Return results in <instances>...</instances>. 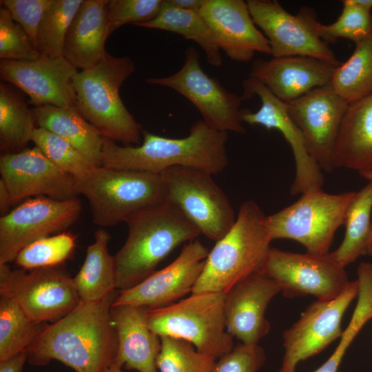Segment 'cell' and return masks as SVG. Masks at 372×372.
I'll list each match as a JSON object with an SVG mask.
<instances>
[{"instance_id": "obj_33", "label": "cell", "mask_w": 372, "mask_h": 372, "mask_svg": "<svg viewBox=\"0 0 372 372\" xmlns=\"http://www.w3.org/2000/svg\"><path fill=\"white\" fill-rule=\"evenodd\" d=\"M45 326L30 319L12 299L0 296V361L26 350Z\"/></svg>"}, {"instance_id": "obj_2", "label": "cell", "mask_w": 372, "mask_h": 372, "mask_svg": "<svg viewBox=\"0 0 372 372\" xmlns=\"http://www.w3.org/2000/svg\"><path fill=\"white\" fill-rule=\"evenodd\" d=\"M142 136V143L136 146H120L116 141L104 138L101 166L155 174L180 166L214 175L223 172L228 165L227 132L214 130L203 120L193 123L184 138H167L145 130Z\"/></svg>"}, {"instance_id": "obj_36", "label": "cell", "mask_w": 372, "mask_h": 372, "mask_svg": "<svg viewBox=\"0 0 372 372\" xmlns=\"http://www.w3.org/2000/svg\"><path fill=\"white\" fill-rule=\"evenodd\" d=\"M76 247L74 236L69 232L41 238L22 249L14 260L25 270L58 267L73 254Z\"/></svg>"}, {"instance_id": "obj_32", "label": "cell", "mask_w": 372, "mask_h": 372, "mask_svg": "<svg viewBox=\"0 0 372 372\" xmlns=\"http://www.w3.org/2000/svg\"><path fill=\"white\" fill-rule=\"evenodd\" d=\"M329 85L349 104L372 93V34L355 43L349 59L335 68Z\"/></svg>"}, {"instance_id": "obj_13", "label": "cell", "mask_w": 372, "mask_h": 372, "mask_svg": "<svg viewBox=\"0 0 372 372\" xmlns=\"http://www.w3.org/2000/svg\"><path fill=\"white\" fill-rule=\"evenodd\" d=\"M263 272L286 298L311 295L318 300H329L339 296L350 282L345 267L329 254L317 256L271 247Z\"/></svg>"}, {"instance_id": "obj_1", "label": "cell", "mask_w": 372, "mask_h": 372, "mask_svg": "<svg viewBox=\"0 0 372 372\" xmlns=\"http://www.w3.org/2000/svg\"><path fill=\"white\" fill-rule=\"evenodd\" d=\"M118 291L97 301H83L46 324L26 349L28 362L43 366L55 360L76 372H103L114 363L118 343L111 307Z\"/></svg>"}, {"instance_id": "obj_15", "label": "cell", "mask_w": 372, "mask_h": 372, "mask_svg": "<svg viewBox=\"0 0 372 372\" xmlns=\"http://www.w3.org/2000/svg\"><path fill=\"white\" fill-rule=\"evenodd\" d=\"M358 294L355 280L350 281L337 298L317 300L309 305L300 318L283 332L285 351L278 372H296L300 362L321 353L340 338L344 314Z\"/></svg>"}, {"instance_id": "obj_20", "label": "cell", "mask_w": 372, "mask_h": 372, "mask_svg": "<svg viewBox=\"0 0 372 372\" xmlns=\"http://www.w3.org/2000/svg\"><path fill=\"white\" fill-rule=\"evenodd\" d=\"M78 72L64 56L0 61L1 79L25 93L34 107L50 105L76 108L74 79Z\"/></svg>"}, {"instance_id": "obj_21", "label": "cell", "mask_w": 372, "mask_h": 372, "mask_svg": "<svg viewBox=\"0 0 372 372\" xmlns=\"http://www.w3.org/2000/svg\"><path fill=\"white\" fill-rule=\"evenodd\" d=\"M199 12L229 59L247 63L256 52L271 54L269 41L254 23L246 1L204 0Z\"/></svg>"}, {"instance_id": "obj_27", "label": "cell", "mask_w": 372, "mask_h": 372, "mask_svg": "<svg viewBox=\"0 0 372 372\" xmlns=\"http://www.w3.org/2000/svg\"><path fill=\"white\" fill-rule=\"evenodd\" d=\"M36 124L72 145L93 165L101 166L103 138L76 108L46 105L32 109Z\"/></svg>"}, {"instance_id": "obj_42", "label": "cell", "mask_w": 372, "mask_h": 372, "mask_svg": "<svg viewBox=\"0 0 372 372\" xmlns=\"http://www.w3.org/2000/svg\"><path fill=\"white\" fill-rule=\"evenodd\" d=\"M265 358V351L258 344L240 342L216 361L211 372H258Z\"/></svg>"}, {"instance_id": "obj_16", "label": "cell", "mask_w": 372, "mask_h": 372, "mask_svg": "<svg viewBox=\"0 0 372 372\" xmlns=\"http://www.w3.org/2000/svg\"><path fill=\"white\" fill-rule=\"evenodd\" d=\"M242 101L257 95L260 109L252 112L242 109L241 120L251 125H261L279 131L289 144L294 156L296 174L290 192L293 196L322 189L324 177L318 163L311 156L304 137L289 115L287 105L278 99L260 81L248 77L242 82Z\"/></svg>"}, {"instance_id": "obj_38", "label": "cell", "mask_w": 372, "mask_h": 372, "mask_svg": "<svg viewBox=\"0 0 372 372\" xmlns=\"http://www.w3.org/2000/svg\"><path fill=\"white\" fill-rule=\"evenodd\" d=\"M343 8L337 20L330 24L316 23L318 36L327 43L338 39H347L355 44L372 34V14L353 0L342 1Z\"/></svg>"}, {"instance_id": "obj_44", "label": "cell", "mask_w": 372, "mask_h": 372, "mask_svg": "<svg viewBox=\"0 0 372 372\" xmlns=\"http://www.w3.org/2000/svg\"><path fill=\"white\" fill-rule=\"evenodd\" d=\"M26 361L28 353L24 350L8 359L0 361V372H21Z\"/></svg>"}, {"instance_id": "obj_14", "label": "cell", "mask_w": 372, "mask_h": 372, "mask_svg": "<svg viewBox=\"0 0 372 372\" xmlns=\"http://www.w3.org/2000/svg\"><path fill=\"white\" fill-rule=\"evenodd\" d=\"M78 198L59 200L45 196L28 199L0 218V265L14 260L31 242L61 233L79 218Z\"/></svg>"}, {"instance_id": "obj_48", "label": "cell", "mask_w": 372, "mask_h": 372, "mask_svg": "<svg viewBox=\"0 0 372 372\" xmlns=\"http://www.w3.org/2000/svg\"><path fill=\"white\" fill-rule=\"evenodd\" d=\"M353 1L359 6L371 12L372 9V0H353Z\"/></svg>"}, {"instance_id": "obj_23", "label": "cell", "mask_w": 372, "mask_h": 372, "mask_svg": "<svg viewBox=\"0 0 372 372\" xmlns=\"http://www.w3.org/2000/svg\"><path fill=\"white\" fill-rule=\"evenodd\" d=\"M336 67L308 56L258 59L252 63L249 76L260 81L278 99L288 103L329 85Z\"/></svg>"}, {"instance_id": "obj_40", "label": "cell", "mask_w": 372, "mask_h": 372, "mask_svg": "<svg viewBox=\"0 0 372 372\" xmlns=\"http://www.w3.org/2000/svg\"><path fill=\"white\" fill-rule=\"evenodd\" d=\"M41 56L24 29L5 8L0 9V59L34 61Z\"/></svg>"}, {"instance_id": "obj_26", "label": "cell", "mask_w": 372, "mask_h": 372, "mask_svg": "<svg viewBox=\"0 0 372 372\" xmlns=\"http://www.w3.org/2000/svg\"><path fill=\"white\" fill-rule=\"evenodd\" d=\"M334 169L372 172V93L349 105L332 157Z\"/></svg>"}, {"instance_id": "obj_34", "label": "cell", "mask_w": 372, "mask_h": 372, "mask_svg": "<svg viewBox=\"0 0 372 372\" xmlns=\"http://www.w3.org/2000/svg\"><path fill=\"white\" fill-rule=\"evenodd\" d=\"M358 302L347 327L327 360L313 372H338L345 353L362 328L372 319V264L360 262L357 269Z\"/></svg>"}, {"instance_id": "obj_45", "label": "cell", "mask_w": 372, "mask_h": 372, "mask_svg": "<svg viewBox=\"0 0 372 372\" xmlns=\"http://www.w3.org/2000/svg\"><path fill=\"white\" fill-rule=\"evenodd\" d=\"M167 1L173 8L189 11H199L204 3V0H167Z\"/></svg>"}, {"instance_id": "obj_35", "label": "cell", "mask_w": 372, "mask_h": 372, "mask_svg": "<svg viewBox=\"0 0 372 372\" xmlns=\"http://www.w3.org/2000/svg\"><path fill=\"white\" fill-rule=\"evenodd\" d=\"M83 0H53L38 29L37 49L41 56H63L70 25Z\"/></svg>"}, {"instance_id": "obj_3", "label": "cell", "mask_w": 372, "mask_h": 372, "mask_svg": "<svg viewBox=\"0 0 372 372\" xmlns=\"http://www.w3.org/2000/svg\"><path fill=\"white\" fill-rule=\"evenodd\" d=\"M125 223L127 239L113 256L115 287L118 291L144 280L178 246L201 234L167 200L134 214Z\"/></svg>"}, {"instance_id": "obj_41", "label": "cell", "mask_w": 372, "mask_h": 372, "mask_svg": "<svg viewBox=\"0 0 372 372\" xmlns=\"http://www.w3.org/2000/svg\"><path fill=\"white\" fill-rule=\"evenodd\" d=\"M163 2V0H109L108 36L125 24L136 25L153 20L159 13Z\"/></svg>"}, {"instance_id": "obj_7", "label": "cell", "mask_w": 372, "mask_h": 372, "mask_svg": "<svg viewBox=\"0 0 372 372\" xmlns=\"http://www.w3.org/2000/svg\"><path fill=\"white\" fill-rule=\"evenodd\" d=\"M225 297L223 293H192L170 305L148 309L149 327L159 337L186 340L200 353L218 359L234 346L226 329Z\"/></svg>"}, {"instance_id": "obj_24", "label": "cell", "mask_w": 372, "mask_h": 372, "mask_svg": "<svg viewBox=\"0 0 372 372\" xmlns=\"http://www.w3.org/2000/svg\"><path fill=\"white\" fill-rule=\"evenodd\" d=\"M148 308L132 304H113L111 316L117 336L114 363L127 370L158 372L156 360L161 338L149 327Z\"/></svg>"}, {"instance_id": "obj_49", "label": "cell", "mask_w": 372, "mask_h": 372, "mask_svg": "<svg viewBox=\"0 0 372 372\" xmlns=\"http://www.w3.org/2000/svg\"><path fill=\"white\" fill-rule=\"evenodd\" d=\"M103 372H123L122 367L115 363H112Z\"/></svg>"}, {"instance_id": "obj_37", "label": "cell", "mask_w": 372, "mask_h": 372, "mask_svg": "<svg viewBox=\"0 0 372 372\" xmlns=\"http://www.w3.org/2000/svg\"><path fill=\"white\" fill-rule=\"evenodd\" d=\"M161 349L156 360L160 372H211L216 359L198 351L190 342L161 336Z\"/></svg>"}, {"instance_id": "obj_5", "label": "cell", "mask_w": 372, "mask_h": 372, "mask_svg": "<svg viewBox=\"0 0 372 372\" xmlns=\"http://www.w3.org/2000/svg\"><path fill=\"white\" fill-rule=\"evenodd\" d=\"M134 71L130 57L107 52L98 64L79 72L74 79L78 112L103 137L124 146L139 145L143 130L119 94Z\"/></svg>"}, {"instance_id": "obj_28", "label": "cell", "mask_w": 372, "mask_h": 372, "mask_svg": "<svg viewBox=\"0 0 372 372\" xmlns=\"http://www.w3.org/2000/svg\"><path fill=\"white\" fill-rule=\"evenodd\" d=\"M94 236V242L87 248L84 262L73 278L83 301L100 300L116 290L113 256L108 249L110 235L99 229Z\"/></svg>"}, {"instance_id": "obj_11", "label": "cell", "mask_w": 372, "mask_h": 372, "mask_svg": "<svg viewBox=\"0 0 372 372\" xmlns=\"http://www.w3.org/2000/svg\"><path fill=\"white\" fill-rule=\"evenodd\" d=\"M199 58L198 50L189 46L185 50L183 65L178 72L167 76L147 78L145 81L169 87L187 99L209 128L244 134L240 96L229 92L216 78L207 74L200 65Z\"/></svg>"}, {"instance_id": "obj_39", "label": "cell", "mask_w": 372, "mask_h": 372, "mask_svg": "<svg viewBox=\"0 0 372 372\" xmlns=\"http://www.w3.org/2000/svg\"><path fill=\"white\" fill-rule=\"evenodd\" d=\"M32 142L54 165L75 179L83 176L94 166L67 141L43 128L35 129Z\"/></svg>"}, {"instance_id": "obj_43", "label": "cell", "mask_w": 372, "mask_h": 372, "mask_svg": "<svg viewBox=\"0 0 372 372\" xmlns=\"http://www.w3.org/2000/svg\"><path fill=\"white\" fill-rule=\"evenodd\" d=\"M53 0H1V4L27 32L37 48L39 24Z\"/></svg>"}, {"instance_id": "obj_46", "label": "cell", "mask_w": 372, "mask_h": 372, "mask_svg": "<svg viewBox=\"0 0 372 372\" xmlns=\"http://www.w3.org/2000/svg\"><path fill=\"white\" fill-rule=\"evenodd\" d=\"M12 204L9 192L4 183L0 179V211L2 215L8 213Z\"/></svg>"}, {"instance_id": "obj_12", "label": "cell", "mask_w": 372, "mask_h": 372, "mask_svg": "<svg viewBox=\"0 0 372 372\" xmlns=\"http://www.w3.org/2000/svg\"><path fill=\"white\" fill-rule=\"evenodd\" d=\"M251 19L267 39L272 57L308 56L338 66L335 53L316 30V15L310 8L297 14L276 0H247Z\"/></svg>"}, {"instance_id": "obj_4", "label": "cell", "mask_w": 372, "mask_h": 372, "mask_svg": "<svg viewBox=\"0 0 372 372\" xmlns=\"http://www.w3.org/2000/svg\"><path fill=\"white\" fill-rule=\"evenodd\" d=\"M265 217L253 200L240 205L231 228L209 251L192 293H226L248 276L263 272L272 241Z\"/></svg>"}, {"instance_id": "obj_25", "label": "cell", "mask_w": 372, "mask_h": 372, "mask_svg": "<svg viewBox=\"0 0 372 372\" xmlns=\"http://www.w3.org/2000/svg\"><path fill=\"white\" fill-rule=\"evenodd\" d=\"M109 0H83L68 30L63 56L76 69L85 70L105 56Z\"/></svg>"}, {"instance_id": "obj_9", "label": "cell", "mask_w": 372, "mask_h": 372, "mask_svg": "<svg viewBox=\"0 0 372 372\" xmlns=\"http://www.w3.org/2000/svg\"><path fill=\"white\" fill-rule=\"evenodd\" d=\"M166 200L176 207L207 238L217 242L236 220L233 207L212 174L193 167L162 172Z\"/></svg>"}, {"instance_id": "obj_47", "label": "cell", "mask_w": 372, "mask_h": 372, "mask_svg": "<svg viewBox=\"0 0 372 372\" xmlns=\"http://www.w3.org/2000/svg\"><path fill=\"white\" fill-rule=\"evenodd\" d=\"M360 175L369 181H372V172L362 173ZM367 255L372 256V228L368 244Z\"/></svg>"}, {"instance_id": "obj_22", "label": "cell", "mask_w": 372, "mask_h": 372, "mask_svg": "<svg viewBox=\"0 0 372 372\" xmlns=\"http://www.w3.org/2000/svg\"><path fill=\"white\" fill-rule=\"evenodd\" d=\"M280 292L278 284L264 272L254 273L226 293L224 311L227 332L244 344H258L270 330L265 317L271 300Z\"/></svg>"}, {"instance_id": "obj_17", "label": "cell", "mask_w": 372, "mask_h": 372, "mask_svg": "<svg viewBox=\"0 0 372 372\" xmlns=\"http://www.w3.org/2000/svg\"><path fill=\"white\" fill-rule=\"evenodd\" d=\"M289 116L302 132L308 150L321 170L332 172V157L349 103L330 85L285 103Z\"/></svg>"}, {"instance_id": "obj_31", "label": "cell", "mask_w": 372, "mask_h": 372, "mask_svg": "<svg viewBox=\"0 0 372 372\" xmlns=\"http://www.w3.org/2000/svg\"><path fill=\"white\" fill-rule=\"evenodd\" d=\"M32 109L14 89L0 83V148L2 154L18 152L32 141L37 128Z\"/></svg>"}, {"instance_id": "obj_6", "label": "cell", "mask_w": 372, "mask_h": 372, "mask_svg": "<svg viewBox=\"0 0 372 372\" xmlns=\"http://www.w3.org/2000/svg\"><path fill=\"white\" fill-rule=\"evenodd\" d=\"M87 200L94 223L111 227L166 200L160 174L92 167L75 179Z\"/></svg>"}, {"instance_id": "obj_29", "label": "cell", "mask_w": 372, "mask_h": 372, "mask_svg": "<svg viewBox=\"0 0 372 372\" xmlns=\"http://www.w3.org/2000/svg\"><path fill=\"white\" fill-rule=\"evenodd\" d=\"M136 25L178 34L196 43L203 49L209 64L216 67L222 64L220 49L215 36L199 11L176 9L163 0L156 18Z\"/></svg>"}, {"instance_id": "obj_30", "label": "cell", "mask_w": 372, "mask_h": 372, "mask_svg": "<svg viewBox=\"0 0 372 372\" xmlns=\"http://www.w3.org/2000/svg\"><path fill=\"white\" fill-rule=\"evenodd\" d=\"M372 181L356 192L347 211L344 225L345 233L339 247L330 256L346 267L360 256L367 255L372 222Z\"/></svg>"}, {"instance_id": "obj_19", "label": "cell", "mask_w": 372, "mask_h": 372, "mask_svg": "<svg viewBox=\"0 0 372 372\" xmlns=\"http://www.w3.org/2000/svg\"><path fill=\"white\" fill-rule=\"evenodd\" d=\"M209 251L198 240L189 242L178 257L134 287L120 291L113 304H132L149 309L170 305L192 292Z\"/></svg>"}, {"instance_id": "obj_18", "label": "cell", "mask_w": 372, "mask_h": 372, "mask_svg": "<svg viewBox=\"0 0 372 372\" xmlns=\"http://www.w3.org/2000/svg\"><path fill=\"white\" fill-rule=\"evenodd\" d=\"M0 174L12 204L30 196L65 200L79 195L74 177L54 165L37 146L2 154Z\"/></svg>"}, {"instance_id": "obj_10", "label": "cell", "mask_w": 372, "mask_h": 372, "mask_svg": "<svg viewBox=\"0 0 372 372\" xmlns=\"http://www.w3.org/2000/svg\"><path fill=\"white\" fill-rule=\"evenodd\" d=\"M0 296L12 299L39 323L57 321L81 301L73 278L59 266L28 271L0 265Z\"/></svg>"}, {"instance_id": "obj_8", "label": "cell", "mask_w": 372, "mask_h": 372, "mask_svg": "<svg viewBox=\"0 0 372 372\" xmlns=\"http://www.w3.org/2000/svg\"><path fill=\"white\" fill-rule=\"evenodd\" d=\"M356 192L331 194L319 189L301 194L292 205L266 216L271 239L295 240L313 255L329 254L334 235L344 225Z\"/></svg>"}]
</instances>
